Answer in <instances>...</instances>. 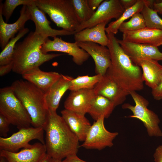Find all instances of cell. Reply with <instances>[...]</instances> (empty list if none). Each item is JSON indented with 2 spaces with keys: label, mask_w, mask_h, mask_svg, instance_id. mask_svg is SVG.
<instances>
[{
  "label": "cell",
  "mask_w": 162,
  "mask_h": 162,
  "mask_svg": "<svg viewBox=\"0 0 162 162\" xmlns=\"http://www.w3.org/2000/svg\"><path fill=\"white\" fill-rule=\"evenodd\" d=\"M106 34L109 39L106 46L110 51L111 62L106 73L129 93L142 90L144 81L140 67L132 61L115 34L112 33Z\"/></svg>",
  "instance_id": "6da1fadb"
},
{
  "label": "cell",
  "mask_w": 162,
  "mask_h": 162,
  "mask_svg": "<svg viewBox=\"0 0 162 162\" xmlns=\"http://www.w3.org/2000/svg\"><path fill=\"white\" fill-rule=\"evenodd\" d=\"M44 128L46 132V153L52 158L62 160L69 155L77 154L80 141L56 111L48 110Z\"/></svg>",
  "instance_id": "7a4b0ae2"
},
{
  "label": "cell",
  "mask_w": 162,
  "mask_h": 162,
  "mask_svg": "<svg viewBox=\"0 0 162 162\" xmlns=\"http://www.w3.org/2000/svg\"><path fill=\"white\" fill-rule=\"evenodd\" d=\"M48 37L31 32L22 41L17 43L15 47L12 71L23 75L44 63L61 54L44 53L42 51V45Z\"/></svg>",
  "instance_id": "3957f363"
},
{
  "label": "cell",
  "mask_w": 162,
  "mask_h": 162,
  "mask_svg": "<svg viewBox=\"0 0 162 162\" xmlns=\"http://www.w3.org/2000/svg\"><path fill=\"white\" fill-rule=\"evenodd\" d=\"M10 86L30 115L32 125L44 128L48 111L45 93L26 80H16Z\"/></svg>",
  "instance_id": "277c9868"
},
{
  "label": "cell",
  "mask_w": 162,
  "mask_h": 162,
  "mask_svg": "<svg viewBox=\"0 0 162 162\" xmlns=\"http://www.w3.org/2000/svg\"><path fill=\"white\" fill-rule=\"evenodd\" d=\"M35 4L62 29L75 33L80 24L71 0H36Z\"/></svg>",
  "instance_id": "5b68a950"
},
{
  "label": "cell",
  "mask_w": 162,
  "mask_h": 162,
  "mask_svg": "<svg viewBox=\"0 0 162 162\" xmlns=\"http://www.w3.org/2000/svg\"><path fill=\"white\" fill-rule=\"evenodd\" d=\"M0 114L19 130L32 125L30 115L10 86L0 89Z\"/></svg>",
  "instance_id": "8992f818"
},
{
  "label": "cell",
  "mask_w": 162,
  "mask_h": 162,
  "mask_svg": "<svg viewBox=\"0 0 162 162\" xmlns=\"http://www.w3.org/2000/svg\"><path fill=\"white\" fill-rule=\"evenodd\" d=\"M135 105L125 103L122 106L123 109L130 110L133 115L127 117L138 119L141 121L146 128L148 135L150 137H162V131L159 126L160 119L157 114L147 107L148 101L136 92L129 93Z\"/></svg>",
  "instance_id": "52a82bcc"
},
{
  "label": "cell",
  "mask_w": 162,
  "mask_h": 162,
  "mask_svg": "<svg viewBox=\"0 0 162 162\" xmlns=\"http://www.w3.org/2000/svg\"><path fill=\"white\" fill-rule=\"evenodd\" d=\"M44 129L43 127H29L19 129L17 132L8 137H0V150L11 152H17L21 148L31 146L29 142L38 140L45 145Z\"/></svg>",
  "instance_id": "ba28073f"
},
{
  "label": "cell",
  "mask_w": 162,
  "mask_h": 162,
  "mask_svg": "<svg viewBox=\"0 0 162 162\" xmlns=\"http://www.w3.org/2000/svg\"><path fill=\"white\" fill-rule=\"evenodd\" d=\"M105 118L101 116L91 125L85 141L80 147L99 150L113 145V140L118 135L117 132H110L104 125Z\"/></svg>",
  "instance_id": "9c48e42d"
},
{
  "label": "cell",
  "mask_w": 162,
  "mask_h": 162,
  "mask_svg": "<svg viewBox=\"0 0 162 162\" xmlns=\"http://www.w3.org/2000/svg\"><path fill=\"white\" fill-rule=\"evenodd\" d=\"M124 10L119 0H104L89 20L79 25L75 33L87 28L92 27L102 22L108 23L112 19L117 20Z\"/></svg>",
  "instance_id": "30bf717a"
},
{
  "label": "cell",
  "mask_w": 162,
  "mask_h": 162,
  "mask_svg": "<svg viewBox=\"0 0 162 162\" xmlns=\"http://www.w3.org/2000/svg\"><path fill=\"white\" fill-rule=\"evenodd\" d=\"M41 49L44 53L56 51L68 54L72 57L73 62L78 65L82 64L90 56L77 45L76 42H66L57 37L53 38L52 40L47 39L42 45Z\"/></svg>",
  "instance_id": "8fae6325"
},
{
  "label": "cell",
  "mask_w": 162,
  "mask_h": 162,
  "mask_svg": "<svg viewBox=\"0 0 162 162\" xmlns=\"http://www.w3.org/2000/svg\"><path fill=\"white\" fill-rule=\"evenodd\" d=\"M94 90L95 95L105 97L116 106L122 104L129 93L122 89L108 74L103 76L95 85Z\"/></svg>",
  "instance_id": "7c38bea8"
},
{
  "label": "cell",
  "mask_w": 162,
  "mask_h": 162,
  "mask_svg": "<svg viewBox=\"0 0 162 162\" xmlns=\"http://www.w3.org/2000/svg\"><path fill=\"white\" fill-rule=\"evenodd\" d=\"M2 1H0V45L2 50L16 33L25 28L26 22L31 20V16L27 5H23L20 11V16L14 23H8L4 21L2 14Z\"/></svg>",
  "instance_id": "4fadbf2b"
},
{
  "label": "cell",
  "mask_w": 162,
  "mask_h": 162,
  "mask_svg": "<svg viewBox=\"0 0 162 162\" xmlns=\"http://www.w3.org/2000/svg\"><path fill=\"white\" fill-rule=\"evenodd\" d=\"M76 43L93 58L96 74L105 75L111 62L110 52L107 47L91 42Z\"/></svg>",
  "instance_id": "5bb4252c"
},
{
  "label": "cell",
  "mask_w": 162,
  "mask_h": 162,
  "mask_svg": "<svg viewBox=\"0 0 162 162\" xmlns=\"http://www.w3.org/2000/svg\"><path fill=\"white\" fill-rule=\"evenodd\" d=\"M35 1L27 6L31 14V20L35 24V28L34 32L35 33L53 38L58 36L74 34L75 32H68L62 29L57 30L52 28L50 25V22L46 18L45 13L37 6L35 4Z\"/></svg>",
  "instance_id": "9a60e30c"
},
{
  "label": "cell",
  "mask_w": 162,
  "mask_h": 162,
  "mask_svg": "<svg viewBox=\"0 0 162 162\" xmlns=\"http://www.w3.org/2000/svg\"><path fill=\"white\" fill-rule=\"evenodd\" d=\"M118 41L133 63L138 59L147 58L162 61V52L158 47L117 39Z\"/></svg>",
  "instance_id": "2e32d148"
},
{
  "label": "cell",
  "mask_w": 162,
  "mask_h": 162,
  "mask_svg": "<svg viewBox=\"0 0 162 162\" xmlns=\"http://www.w3.org/2000/svg\"><path fill=\"white\" fill-rule=\"evenodd\" d=\"M46 153L45 145L40 142L18 152L0 150V156L4 158L7 162H38Z\"/></svg>",
  "instance_id": "e0dca14e"
},
{
  "label": "cell",
  "mask_w": 162,
  "mask_h": 162,
  "mask_svg": "<svg viewBox=\"0 0 162 162\" xmlns=\"http://www.w3.org/2000/svg\"><path fill=\"white\" fill-rule=\"evenodd\" d=\"M95 95L93 89L71 91L64 102L65 109L85 115Z\"/></svg>",
  "instance_id": "ac0fdd59"
},
{
  "label": "cell",
  "mask_w": 162,
  "mask_h": 162,
  "mask_svg": "<svg viewBox=\"0 0 162 162\" xmlns=\"http://www.w3.org/2000/svg\"><path fill=\"white\" fill-rule=\"evenodd\" d=\"M122 40L149 45L158 47L162 45V30L147 27L122 34Z\"/></svg>",
  "instance_id": "d6986e66"
},
{
  "label": "cell",
  "mask_w": 162,
  "mask_h": 162,
  "mask_svg": "<svg viewBox=\"0 0 162 162\" xmlns=\"http://www.w3.org/2000/svg\"><path fill=\"white\" fill-rule=\"evenodd\" d=\"M73 78L70 76L62 74L61 77L45 92L49 111H56L62 96L69 90Z\"/></svg>",
  "instance_id": "ffe728a7"
},
{
  "label": "cell",
  "mask_w": 162,
  "mask_h": 162,
  "mask_svg": "<svg viewBox=\"0 0 162 162\" xmlns=\"http://www.w3.org/2000/svg\"><path fill=\"white\" fill-rule=\"evenodd\" d=\"M158 61L149 58L138 59L134 62L142 68V76L146 85L154 89L159 84L162 75V65Z\"/></svg>",
  "instance_id": "44dd1931"
},
{
  "label": "cell",
  "mask_w": 162,
  "mask_h": 162,
  "mask_svg": "<svg viewBox=\"0 0 162 162\" xmlns=\"http://www.w3.org/2000/svg\"><path fill=\"white\" fill-rule=\"evenodd\" d=\"M62 116L80 141L84 142L91 125L84 115L65 109Z\"/></svg>",
  "instance_id": "7402d4cb"
},
{
  "label": "cell",
  "mask_w": 162,
  "mask_h": 162,
  "mask_svg": "<svg viewBox=\"0 0 162 162\" xmlns=\"http://www.w3.org/2000/svg\"><path fill=\"white\" fill-rule=\"evenodd\" d=\"M62 75L56 72L44 71L37 67L26 72L22 76L26 80L46 92Z\"/></svg>",
  "instance_id": "603a6c76"
},
{
  "label": "cell",
  "mask_w": 162,
  "mask_h": 162,
  "mask_svg": "<svg viewBox=\"0 0 162 162\" xmlns=\"http://www.w3.org/2000/svg\"><path fill=\"white\" fill-rule=\"evenodd\" d=\"M107 23L102 22L75 33L74 34L75 42H91L106 46L109 42L105 31V26Z\"/></svg>",
  "instance_id": "cb8c5ba5"
},
{
  "label": "cell",
  "mask_w": 162,
  "mask_h": 162,
  "mask_svg": "<svg viewBox=\"0 0 162 162\" xmlns=\"http://www.w3.org/2000/svg\"><path fill=\"white\" fill-rule=\"evenodd\" d=\"M115 106L109 99L101 95H95L92 100L87 113L95 121L101 116L107 118Z\"/></svg>",
  "instance_id": "d4e9b609"
},
{
  "label": "cell",
  "mask_w": 162,
  "mask_h": 162,
  "mask_svg": "<svg viewBox=\"0 0 162 162\" xmlns=\"http://www.w3.org/2000/svg\"><path fill=\"white\" fill-rule=\"evenodd\" d=\"M145 5V0H137L133 6L125 10L118 19L108 24V26L105 28L106 32L107 33H112L115 35L116 34L121 25L135 14L141 13Z\"/></svg>",
  "instance_id": "484cf974"
},
{
  "label": "cell",
  "mask_w": 162,
  "mask_h": 162,
  "mask_svg": "<svg viewBox=\"0 0 162 162\" xmlns=\"http://www.w3.org/2000/svg\"><path fill=\"white\" fill-rule=\"evenodd\" d=\"M29 31L27 28H24L19 31L16 36L9 40L0 54V65H4L13 61L15 46L17 41Z\"/></svg>",
  "instance_id": "4316f807"
},
{
  "label": "cell",
  "mask_w": 162,
  "mask_h": 162,
  "mask_svg": "<svg viewBox=\"0 0 162 162\" xmlns=\"http://www.w3.org/2000/svg\"><path fill=\"white\" fill-rule=\"evenodd\" d=\"M103 76L96 74L93 76H78L73 78L71 81L69 90L75 91L82 89H94Z\"/></svg>",
  "instance_id": "83f0119b"
},
{
  "label": "cell",
  "mask_w": 162,
  "mask_h": 162,
  "mask_svg": "<svg viewBox=\"0 0 162 162\" xmlns=\"http://www.w3.org/2000/svg\"><path fill=\"white\" fill-rule=\"evenodd\" d=\"M73 8L80 24L86 22L92 16L95 11L89 7L88 0H71Z\"/></svg>",
  "instance_id": "f1b7e54d"
},
{
  "label": "cell",
  "mask_w": 162,
  "mask_h": 162,
  "mask_svg": "<svg viewBox=\"0 0 162 162\" xmlns=\"http://www.w3.org/2000/svg\"><path fill=\"white\" fill-rule=\"evenodd\" d=\"M141 13L144 19L146 27L162 30V19L152 8L145 3Z\"/></svg>",
  "instance_id": "f546056e"
},
{
  "label": "cell",
  "mask_w": 162,
  "mask_h": 162,
  "mask_svg": "<svg viewBox=\"0 0 162 162\" xmlns=\"http://www.w3.org/2000/svg\"><path fill=\"white\" fill-rule=\"evenodd\" d=\"M145 20L141 13L134 14L128 21L123 23L119 30L123 33L125 32L138 30L146 27Z\"/></svg>",
  "instance_id": "4dcf8cb0"
},
{
  "label": "cell",
  "mask_w": 162,
  "mask_h": 162,
  "mask_svg": "<svg viewBox=\"0 0 162 162\" xmlns=\"http://www.w3.org/2000/svg\"><path fill=\"white\" fill-rule=\"evenodd\" d=\"M36 0H5L2 6V14L7 23L15 9L20 5H28Z\"/></svg>",
  "instance_id": "1f68e13d"
},
{
  "label": "cell",
  "mask_w": 162,
  "mask_h": 162,
  "mask_svg": "<svg viewBox=\"0 0 162 162\" xmlns=\"http://www.w3.org/2000/svg\"><path fill=\"white\" fill-rule=\"evenodd\" d=\"M10 124L8 120L0 114V135L1 137H6Z\"/></svg>",
  "instance_id": "d6a6232c"
},
{
  "label": "cell",
  "mask_w": 162,
  "mask_h": 162,
  "mask_svg": "<svg viewBox=\"0 0 162 162\" xmlns=\"http://www.w3.org/2000/svg\"><path fill=\"white\" fill-rule=\"evenodd\" d=\"M152 94L155 100H159L162 99V75L159 84L156 88L152 89Z\"/></svg>",
  "instance_id": "836d02e7"
},
{
  "label": "cell",
  "mask_w": 162,
  "mask_h": 162,
  "mask_svg": "<svg viewBox=\"0 0 162 162\" xmlns=\"http://www.w3.org/2000/svg\"><path fill=\"white\" fill-rule=\"evenodd\" d=\"M13 66L14 63L13 61L9 64L0 65V76H3L9 73L11 70H12Z\"/></svg>",
  "instance_id": "e575fe53"
},
{
  "label": "cell",
  "mask_w": 162,
  "mask_h": 162,
  "mask_svg": "<svg viewBox=\"0 0 162 162\" xmlns=\"http://www.w3.org/2000/svg\"><path fill=\"white\" fill-rule=\"evenodd\" d=\"M153 157L154 162H162V145L156 148L153 154Z\"/></svg>",
  "instance_id": "d590c367"
},
{
  "label": "cell",
  "mask_w": 162,
  "mask_h": 162,
  "mask_svg": "<svg viewBox=\"0 0 162 162\" xmlns=\"http://www.w3.org/2000/svg\"><path fill=\"white\" fill-rule=\"evenodd\" d=\"M137 0H119V1L125 10L133 6Z\"/></svg>",
  "instance_id": "8d00e7d4"
},
{
  "label": "cell",
  "mask_w": 162,
  "mask_h": 162,
  "mask_svg": "<svg viewBox=\"0 0 162 162\" xmlns=\"http://www.w3.org/2000/svg\"><path fill=\"white\" fill-rule=\"evenodd\" d=\"M62 162H87L78 158L76 154L69 155L62 160Z\"/></svg>",
  "instance_id": "74e56055"
},
{
  "label": "cell",
  "mask_w": 162,
  "mask_h": 162,
  "mask_svg": "<svg viewBox=\"0 0 162 162\" xmlns=\"http://www.w3.org/2000/svg\"><path fill=\"white\" fill-rule=\"evenodd\" d=\"M104 1L103 0H88V2L90 8L92 10L95 11V10L98 8Z\"/></svg>",
  "instance_id": "f35d334b"
},
{
  "label": "cell",
  "mask_w": 162,
  "mask_h": 162,
  "mask_svg": "<svg viewBox=\"0 0 162 162\" xmlns=\"http://www.w3.org/2000/svg\"><path fill=\"white\" fill-rule=\"evenodd\" d=\"M153 9L158 13L162 15V1L155 3L153 5Z\"/></svg>",
  "instance_id": "ab89813d"
},
{
  "label": "cell",
  "mask_w": 162,
  "mask_h": 162,
  "mask_svg": "<svg viewBox=\"0 0 162 162\" xmlns=\"http://www.w3.org/2000/svg\"><path fill=\"white\" fill-rule=\"evenodd\" d=\"M52 158L46 153L38 162H52Z\"/></svg>",
  "instance_id": "60d3db41"
},
{
  "label": "cell",
  "mask_w": 162,
  "mask_h": 162,
  "mask_svg": "<svg viewBox=\"0 0 162 162\" xmlns=\"http://www.w3.org/2000/svg\"><path fill=\"white\" fill-rule=\"evenodd\" d=\"M0 162H7V161L4 158L0 156Z\"/></svg>",
  "instance_id": "b9f144b4"
},
{
  "label": "cell",
  "mask_w": 162,
  "mask_h": 162,
  "mask_svg": "<svg viewBox=\"0 0 162 162\" xmlns=\"http://www.w3.org/2000/svg\"><path fill=\"white\" fill-rule=\"evenodd\" d=\"M52 162H62V160L55 159L52 158Z\"/></svg>",
  "instance_id": "7bdbcfd3"
},
{
  "label": "cell",
  "mask_w": 162,
  "mask_h": 162,
  "mask_svg": "<svg viewBox=\"0 0 162 162\" xmlns=\"http://www.w3.org/2000/svg\"><path fill=\"white\" fill-rule=\"evenodd\" d=\"M117 162H125L123 161H118Z\"/></svg>",
  "instance_id": "ee69618b"
}]
</instances>
